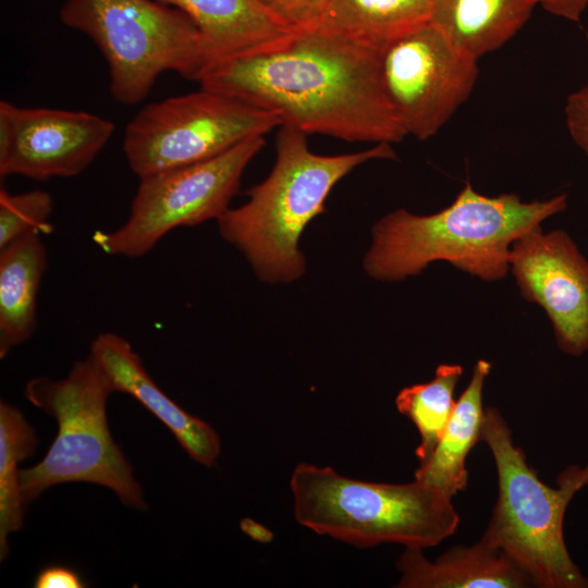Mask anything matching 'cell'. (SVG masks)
<instances>
[{
  "label": "cell",
  "mask_w": 588,
  "mask_h": 588,
  "mask_svg": "<svg viewBox=\"0 0 588 588\" xmlns=\"http://www.w3.org/2000/svg\"><path fill=\"white\" fill-rule=\"evenodd\" d=\"M115 125L85 112L26 108L0 101V176L36 181L71 177L87 169Z\"/></svg>",
  "instance_id": "11"
},
{
  "label": "cell",
  "mask_w": 588,
  "mask_h": 588,
  "mask_svg": "<svg viewBox=\"0 0 588 588\" xmlns=\"http://www.w3.org/2000/svg\"><path fill=\"white\" fill-rule=\"evenodd\" d=\"M481 441L494 460L498 498L480 539L506 553L534 587L588 588V578L573 561L563 530L569 502L588 485V461L565 468L556 487L546 485L514 443L500 411L491 406L485 408Z\"/></svg>",
  "instance_id": "4"
},
{
  "label": "cell",
  "mask_w": 588,
  "mask_h": 588,
  "mask_svg": "<svg viewBox=\"0 0 588 588\" xmlns=\"http://www.w3.org/2000/svg\"><path fill=\"white\" fill-rule=\"evenodd\" d=\"M264 145L265 136H253L210 159L139 177L127 220L114 231L95 232L94 243L109 255L137 258L175 228L218 219Z\"/></svg>",
  "instance_id": "9"
},
{
  "label": "cell",
  "mask_w": 588,
  "mask_h": 588,
  "mask_svg": "<svg viewBox=\"0 0 588 588\" xmlns=\"http://www.w3.org/2000/svg\"><path fill=\"white\" fill-rule=\"evenodd\" d=\"M240 528L243 534L248 536L254 541L269 543L273 540V532L253 518H243L240 522Z\"/></svg>",
  "instance_id": "27"
},
{
  "label": "cell",
  "mask_w": 588,
  "mask_h": 588,
  "mask_svg": "<svg viewBox=\"0 0 588 588\" xmlns=\"http://www.w3.org/2000/svg\"><path fill=\"white\" fill-rule=\"evenodd\" d=\"M281 125L271 111L200 87L139 110L125 127L123 151L143 177L210 159Z\"/></svg>",
  "instance_id": "8"
},
{
  "label": "cell",
  "mask_w": 588,
  "mask_h": 588,
  "mask_svg": "<svg viewBox=\"0 0 588 588\" xmlns=\"http://www.w3.org/2000/svg\"><path fill=\"white\" fill-rule=\"evenodd\" d=\"M462 375L461 365L441 364L430 381L406 387L396 395L397 411L412 420L419 432L420 442L415 450L419 464L430 457L446 428Z\"/></svg>",
  "instance_id": "21"
},
{
  "label": "cell",
  "mask_w": 588,
  "mask_h": 588,
  "mask_svg": "<svg viewBox=\"0 0 588 588\" xmlns=\"http://www.w3.org/2000/svg\"><path fill=\"white\" fill-rule=\"evenodd\" d=\"M564 114L569 136L588 157V84L567 97Z\"/></svg>",
  "instance_id": "24"
},
{
  "label": "cell",
  "mask_w": 588,
  "mask_h": 588,
  "mask_svg": "<svg viewBox=\"0 0 588 588\" xmlns=\"http://www.w3.org/2000/svg\"><path fill=\"white\" fill-rule=\"evenodd\" d=\"M567 200L565 193L531 201L513 193L487 196L466 182L454 201L438 212L421 216L397 209L376 222L365 271L376 280L401 281L432 262L446 261L482 281L501 280L510 271L513 243L563 212Z\"/></svg>",
  "instance_id": "2"
},
{
  "label": "cell",
  "mask_w": 588,
  "mask_h": 588,
  "mask_svg": "<svg viewBox=\"0 0 588 588\" xmlns=\"http://www.w3.org/2000/svg\"><path fill=\"white\" fill-rule=\"evenodd\" d=\"M586 38H587V40H588V32L586 33Z\"/></svg>",
  "instance_id": "28"
},
{
  "label": "cell",
  "mask_w": 588,
  "mask_h": 588,
  "mask_svg": "<svg viewBox=\"0 0 588 588\" xmlns=\"http://www.w3.org/2000/svg\"><path fill=\"white\" fill-rule=\"evenodd\" d=\"M158 1L183 11L198 27L207 68L225 59L269 48L294 32L275 19L259 0Z\"/></svg>",
  "instance_id": "15"
},
{
  "label": "cell",
  "mask_w": 588,
  "mask_h": 588,
  "mask_svg": "<svg viewBox=\"0 0 588 588\" xmlns=\"http://www.w3.org/2000/svg\"><path fill=\"white\" fill-rule=\"evenodd\" d=\"M60 19L95 42L108 64L110 93L122 105L144 100L164 72L198 82L207 68L198 27L158 0H66Z\"/></svg>",
  "instance_id": "7"
},
{
  "label": "cell",
  "mask_w": 588,
  "mask_h": 588,
  "mask_svg": "<svg viewBox=\"0 0 588 588\" xmlns=\"http://www.w3.org/2000/svg\"><path fill=\"white\" fill-rule=\"evenodd\" d=\"M536 5L537 0H434L430 22L479 60L514 37Z\"/></svg>",
  "instance_id": "18"
},
{
  "label": "cell",
  "mask_w": 588,
  "mask_h": 588,
  "mask_svg": "<svg viewBox=\"0 0 588 588\" xmlns=\"http://www.w3.org/2000/svg\"><path fill=\"white\" fill-rule=\"evenodd\" d=\"M281 23L293 30L316 26L328 0H259Z\"/></svg>",
  "instance_id": "23"
},
{
  "label": "cell",
  "mask_w": 588,
  "mask_h": 588,
  "mask_svg": "<svg viewBox=\"0 0 588 588\" xmlns=\"http://www.w3.org/2000/svg\"><path fill=\"white\" fill-rule=\"evenodd\" d=\"M111 393L89 356L75 362L63 379L36 377L26 383L24 396L57 421L58 432L44 458L21 470L25 506L56 485L89 482L112 490L126 506L147 507L133 467L109 429Z\"/></svg>",
  "instance_id": "6"
},
{
  "label": "cell",
  "mask_w": 588,
  "mask_h": 588,
  "mask_svg": "<svg viewBox=\"0 0 588 588\" xmlns=\"http://www.w3.org/2000/svg\"><path fill=\"white\" fill-rule=\"evenodd\" d=\"M53 210L51 195L42 189L10 194L0 189V248L32 233H49Z\"/></svg>",
  "instance_id": "22"
},
{
  "label": "cell",
  "mask_w": 588,
  "mask_h": 588,
  "mask_svg": "<svg viewBox=\"0 0 588 588\" xmlns=\"http://www.w3.org/2000/svg\"><path fill=\"white\" fill-rule=\"evenodd\" d=\"M39 232L0 248V358L29 340L37 326V296L47 268Z\"/></svg>",
  "instance_id": "16"
},
{
  "label": "cell",
  "mask_w": 588,
  "mask_h": 588,
  "mask_svg": "<svg viewBox=\"0 0 588 588\" xmlns=\"http://www.w3.org/2000/svg\"><path fill=\"white\" fill-rule=\"evenodd\" d=\"M385 96L405 131L419 140L434 136L468 99L478 60L460 50L428 22L379 54Z\"/></svg>",
  "instance_id": "10"
},
{
  "label": "cell",
  "mask_w": 588,
  "mask_h": 588,
  "mask_svg": "<svg viewBox=\"0 0 588 588\" xmlns=\"http://www.w3.org/2000/svg\"><path fill=\"white\" fill-rule=\"evenodd\" d=\"M492 365L486 359L476 362L471 377L456 401L446 428L430 457L419 464L415 479L453 498L468 481L465 466L467 455L481 441L485 417L482 393Z\"/></svg>",
  "instance_id": "17"
},
{
  "label": "cell",
  "mask_w": 588,
  "mask_h": 588,
  "mask_svg": "<svg viewBox=\"0 0 588 588\" xmlns=\"http://www.w3.org/2000/svg\"><path fill=\"white\" fill-rule=\"evenodd\" d=\"M548 13L568 20L579 22L581 14L588 5V0H537Z\"/></svg>",
  "instance_id": "26"
},
{
  "label": "cell",
  "mask_w": 588,
  "mask_h": 588,
  "mask_svg": "<svg viewBox=\"0 0 588 588\" xmlns=\"http://www.w3.org/2000/svg\"><path fill=\"white\" fill-rule=\"evenodd\" d=\"M379 54L314 26L211 64L198 83L271 111L306 135L393 144L407 135L385 96Z\"/></svg>",
  "instance_id": "1"
},
{
  "label": "cell",
  "mask_w": 588,
  "mask_h": 588,
  "mask_svg": "<svg viewBox=\"0 0 588 588\" xmlns=\"http://www.w3.org/2000/svg\"><path fill=\"white\" fill-rule=\"evenodd\" d=\"M277 158L266 180L246 193L249 199L218 219L220 235L268 282H290L305 270L298 248L305 226L324 211L333 186L356 167L375 159H395L391 144L334 156L315 154L306 134L281 125Z\"/></svg>",
  "instance_id": "3"
},
{
  "label": "cell",
  "mask_w": 588,
  "mask_h": 588,
  "mask_svg": "<svg viewBox=\"0 0 588 588\" xmlns=\"http://www.w3.org/2000/svg\"><path fill=\"white\" fill-rule=\"evenodd\" d=\"M290 488L302 526L357 548L400 543L426 549L454 535L460 525L452 498L416 479L369 482L329 466L299 463Z\"/></svg>",
  "instance_id": "5"
},
{
  "label": "cell",
  "mask_w": 588,
  "mask_h": 588,
  "mask_svg": "<svg viewBox=\"0 0 588 588\" xmlns=\"http://www.w3.org/2000/svg\"><path fill=\"white\" fill-rule=\"evenodd\" d=\"M88 356L112 392L125 393L138 401L171 431L195 462L206 467L216 464L221 452L217 431L184 411L157 385L127 340L113 332L100 333L93 340Z\"/></svg>",
  "instance_id": "13"
},
{
  "label": "cell",
  "mask_w": 588,
  "mask_h": 588,
  "mask_svg": "<svg viewBox=\"0 0 588 588\" xmlns=\"http://www.w3.org/2000/svg\"><path fill=\"white\" fill-rule=\"evenodd\" d=\"M434 0H328L316 25L381 52L430 22Z\"/></svg>",
  "instance_id": "19"
},
{
  "label": "cell",
  "mask_w": 588,
  "mask_h": 588,
  "mask_svg": "<svg viewBox=\"0 0 588 588\" xmlns=\"http://www.w3.org/2000/svg\"><path fill=\"white\" fill-rule=\"evenodd\" d=\"M38 438L22 412L0 402V559L8 556L9 536L23 528L25 504L19 464L33 456Z\"/></svg>",
  "instance_id": "20"
},
{
  "label": "cell",
  "mask_w": 588,
  "mask_h": 588,
  "mask_svg": "<svg viewBox=\"0 0 588 588\" xmlns=\"http://www.w3.org/2000/svg\"><path fill=\"white\" fill-rule=\"evenodd\" d=\"M88 585L81 574L65 565H49L41 568L35 577V588H84Z\"/></svg>",
  "instance_id": "25"
},
{
  "label": "cell",
  "mask_w": 588,
  "mask_h": 588,
  "mask_svg": "<svg viewBox=\"0 0 588 588\" xmlns=\"http://www.w3.org/2000/svg\"><path fill=\"white\" fill-rule=\"evenodd\" d=\"M510 271L520 295L548 316L559 348L575 357L588 352V259L572 237L531 230L513 243Z\"/></svg>",
  "instance_id": "12"
},
{
  "label": "cell",
  "mask_w": 588,
  "mask_h": 588,
  "mask_svg": "<svg viewBox=\"0 0 588 588\" xmlns=\"http://www.w3.org/2000/svg\"><path fill=\"white\" fill-rule=\"evenodd\" d=\"M399 588H526L528 575L503 551L479 540L456 546L434 562L422 549L406 548L396 562Z\"/></svg>",
  "instance_id": "14"
}]
</instances>
